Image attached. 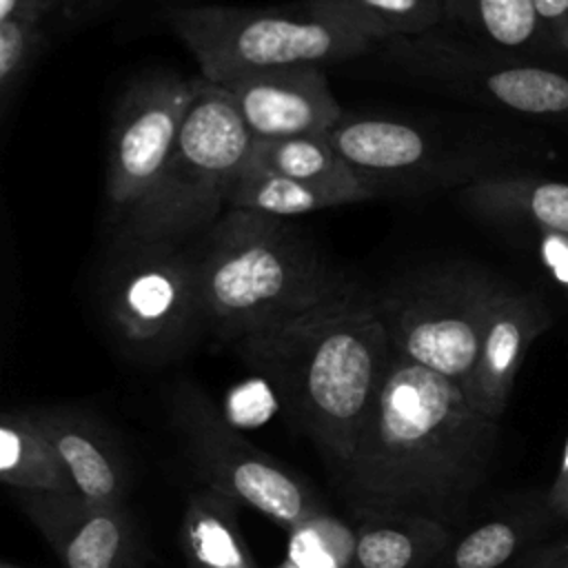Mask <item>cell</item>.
Returning <instances> with one entry per match:
<instances>
[{
	"mask_svg": "<svg viewBox=\"0 0 568 568\" xmlns=\"http://www.w3.org/2000/svg\"><path fill=\"white\" fill-rule=\"evenodd\" d=\"M504 286L477 266L450 262L395 280L373 302L395 353L446 375L466 393Z\"/></svg>",
	"mask_w": 568,
	"mask_h": 568,
	"instance_id": "obj_6",
	"label": "cell"
},
{
	"mask_svg": "<svg viewBox=\"0 0 568 568\" xmlns=\"http://www.w3.org/2000/svg\"><path fill=\"white\" fill-rule=\"evenodd\" d=\"M368 197L373 195L328 184L293 180L246 162L231 182L226 195V211H251L286 220L322 209L362 202Z\"/></svg>",
	"mask_w": 568,
	"mask_h": 568,
	"instance_id": "obj_18",
	"label": "cell"
},
{
	"mask_svg": "<svg viewBox=\"0 0 568 568\" xmlns=\"http://www.w3.org/2000/svg\"><path fill=\"white\" fill-rule=\"evenodd\" d=\"M53 11H62V0H0V20L24 18L44 22Z\"/></svg>",
	"mask_w": 568,
	"mask_h": 568,
	"instance_id": "obj_29",
	"label": "cell"
},
{
	"mask_svg": "<svg viewBox=\"0 0 568 568\" xmlns=\"http://www.w3.org/2000/svg\"><path fill=\"white\" fill-rule=\"evenodd\" d=\"M446 20L475 38L510 51L550 44L532 0H446Z\"/></svg>",
	"mask_w": 568,
	"mask_h": 568,
	"instance_id": "obj_23",
	"label": "cell"
},
{
	"mask_svg": "<svg viewBox=\"0 0 568 568\" xmlns=\"http://www.w3.org/2000/svg\"><path fill=\"white\" fill-rule=\"evenodd\" d=\"M246 162L293 180L362 191L373 197L377 195V191L364 178H359L333 149L326 133L253 138Z\"/></svg>",
	"mask_w": 568,
	"mask_h": 568,
	"instance_id": "obj_21",
	"label": "cell"
},
{
	"mask_svg": "<svg viewBox=\"0 0 568 568\" xmlns=\"http://www.w3.org/2000/svg\"><path fill=\"white\" fill-rule=\"evenodd\" d=\"M253 135L229 91L197 75L195 100L151 195L122 222L120 242L189 244L226 211L231 182L246 164Z\"/></svg>",
	"mask_w": 568,
	"mask_h": 568,
	"instance_id": "obj_4",
	"label": "cell"
},
{
	"mask_svg": "<svg viewBox=\"0 0 568 568\" xmlns=\"http://www.w3.org/2000/svg\"><path fill=\"white\" fill-rule=\"evenodd\" d=\"M0 568H20V566H13V564H2Z\"/></svg>",
	"mask_w": 568,
	"mask_h": 568,
	"instance_id": "obj_35",
	"label": "cell"
},
{
	"mask_svg": "<svg viewBox=\"0 0 568 568\" xmlns=\"http://www.w3.org/2000/svg\"><path fill=\"white\" fill-rule=\"evenodd\" d=\"M104 282V313L118 342L162 362L206 331L195 244L120 242Z\"/></svg>",
	"mask_w": 568,
	"mask_h": 568,
	"instance_id": "obj_7",
	"label": "cell"
},
{
	"mask_svg": "<svg viewBox=\"0 0 568 568\" xmlns=\"http://www.w3.org/2000/svg\"><path fill=\"white\" fill-rule=\"evenodd\" d=\"M273 568H297V566H295L291 559H284L282 564H277V566H273Z\"/></svg>",
	"mask_w": 568,
	"mask_h": 568,
	"instance_id": "obj_34",
	"label": "cell"
},
{
	"mask_svg": "<svg viewBox=\"0 0 568 568\" xmlns=\"http://www.w3.org/2000/svg\"><path fill=\"white\" fill-rule=\"evenodd\" d=\"M388 51L413 73L486 98L508 111L568 118V75L535 64H495L437 38H395Z\"/></svg>",
	"mask_w": 568,
	"mask_h": 568,
	"instance_id": "obj_10",
	"label": "cell"
},
{
	"mask_svg": "<svg viewBox=\"0 0 568 568\" xmlns=\"http://www.w3.org/2000/svg\"><path fill=\"white\" fill-rule=\"evenodd\" d=\"M464 200L484 217L568 235V182L532 175H484L464 189Z\"/></svg>",
	"mask_w": 568,
	"mask_h": 568,
	"instance_id": "obj_17",
	"label": "cell"
},
{
	"mask_svg": "<svg viewBox=\"0 0 568 568\" xmlns=\"http://www.w3.org/2000/svg\"><path fill=\"white\" fill-rule=\"evenodd\" d=\"M44 49V22L24 18L0 20V100L2 113L18 93L22 80L31 71Z\"/></svg>",
	"mask_w": 568,
	"mask_h": 568,
	"instance_id": "obj_26",
	"label": "cell"
},
{
	"mask_svg": "<svg viewBox=\"0 0 568 568\" xmlns=\"http://www.w3.org/2000/svg\"><path fill=\"white\" fill-rule=\"evenodd\" d=\"M355 532L351 568H430L450 544L439 519L415 510H373Z\"/></svg>",
	"mask_w": 568,
	"mask_h": 568,
	"instance_id": "obj_16",
	"label": "cell"
},
{
	"mask_svg": "<svg viewBox=\"0 0 568 568\" xmlns=\"http://www.w3.org/2000/svg\"><path fill=\"white\" fill-rule=\"evenodd\" d=\"M253 138L328 133L346 113L322 64H288L237 73L220 82Z\"/></svg>",
	"mask_w": 568,
	"mask_h": 568,
	"instance_id": "obj_11",
	"label": "cell"
},
{
	"mask_svg": "<svg viewBox=\"0 0 568 568\" xmlns=\"http://www.w3.org/2000/svg\"><path fill=\"white\" fill-rule=\"evenodd\" d=\"M115 0H80L75 13L71 20H87V18H93L98 13H102L104 9H109Z\"/></svg>",
	"mask_w": 568,
	"mask_h": 568,
	"instance_id": "obj_32",
	"label": "cell"
},
{
	"mask_svg": "<svg viewBox=\"0 0 568 568\" xmlns=\"http://www.w3.org/2000/svg\"><path fill=\"white\" fill-rule=\"evenodd\" d=\"M0 479L16 490L75 493L71 475L33 413H4L0 419Z\"/></svg>",
	"mask_w": 568,
	"mask_h": 568,
	"instance_id": "obj_20",
	"label": "cell"
},
{
	"mask_svg": "<svg viewBox=\"0 0 568 568\" xmlns=\"http://www.w3.org/2000/svg\"><path fill=\"white\" fill-rule=\"evenodd\" d=\"M33 415L71 475L75 493L95 504L124 506V464L106 437L89 419L67 408Z\"/></svg>",
	"mask_w": 568,
	"mask_h": 568,
	"instance_id": "obj_15",
	"label": "cell"
},
{
	"mask_svg": "<svg viewBox=\"0 0 568 568\" xmlns=\"http://www.w3.org/2000/svg\"><path fill=\"white\" fill-rule=\"evenodd\" d=\"M302 4L355 27L377 44L424 36L446 18V0H304Z\"/></svg>",
	"mask_w": 568,
	"mask_h": 568,
	"instance_id": "obj_22",
	"label": "cell"
},
{
	"mask_svg": "<svg viewBox=\"0 0 568 568\" xmlns=\"http://www.w3.org/2000/svg\"><path fill=\"white\" fill-rule=\"evenodd\" d=\"M530 515H506L486 519L468 530L437 557L430 568H501L535 535Z\"/></svg>",
	"mask_w": 568,
	"mask_h": 568,
	"instance_id": "obj_24",
	"label": "cell"
},
{
	"mask_svg": "<svg viewBox=\"0 0 568 568\" xmlns=\"http://www.w3.org/2000/svg\"><path fill=\"white\" fill-rule=\"evenodd\" d=\"M195 93L197 78L158 73L135 80L120 98L109 131L106 195L122 222L160 182Z\"/></svg>",
	"mask_w": 568,
	"mask_h": 568,
	"instance_id": "obj_8",
	"label": "cell"
},
{
	"mask_svg": "<svg viewBox=\"0 0 568 568\" xmlns=\"http://www.w3.org/2000/svg\"><path fill=\"white\" fill-rule=\"evenodd\" d=\"M169 20L195 55L200 75L215 84L257 69L337 62L377 44L355 27L304 4L300 9L197 4L173 9Z\"/></svg>",
	"mask_w": 568,
	"mask_h": 568,
	"instance_id": "obj_5",
	"label": "cell"
},
{
	"mask_svg": "<svg viewBox=\"0 0 568 568\" xmlns=\"http://www.w3.org/2000/svg\"><path fill=\"white\" fill-rule=\"evenodd\" d=\"M548 508L559 517L568 521V464L559 473L557 481L552 484L548 493Z\"/></svg>",
	"mask_w": 568,
	"mask_h": 568,
	"instance_id": "obj_31",
	"label": "cell"
},
{
	"mask_svg": "<svg viewBox=\"0 0 568 568\" xmlns=\"http://www.w3.org/2000/svg\"><path fill=\"white\" fill-rule=\"evenodd\" d=\"M233 346L344 475L395 355L373 297L353 291Z\"/></svg>",
	"mask_w": 568,
	"mask_h": 568,
	"instance_id": "obj_2",
	"label": "cell"
},
{
	"mask_svg": "<svg viewBox=\"0 0 568 568\" xmlns=\"http://www.w3.org/2000/svg\"><path fill=\"white\" fill-rule=\"evenodd\" d=\"M519 568H568V539L535 550Z\"/></svg>",
	"mask_w": 568,
	"mask_h": 568,
	"instance_id": "obj_30",
	"label": "cell"
},
{
	"mask_svg": "<svg viewBox=\"0 0 568 568\" xmlns=\"http://www.w3.org/2000/svg\"><path fill=\"white\" fill-rule=\"evenodd\" d=\"M78 4H80V0H62V13L71 20L75 9H78Z\"/></svg>",
	"mask_w": 568,
	"mask_h": 568,
	"instance_id": "obj_33",
	"label": "cell"
},
{
	"mask_svg": "<svg viewBox=\"0 0 568 568\" xmlns=\"http://www.w3.org/2000/svg\"><path fill=\"white\" fill-rule=\"evenodd\" d=\"M548 42L568 51V0H532Z\"/></svg>",
	"mask_w": 568,
	"mask_h": 568,
	"instance_id": "obj_28",
	"label": "cell"
},
{
	"mask_svg": "<svg viewBox=\"0 0 568 568\" xmlns=\"http://www.w3.org/2000/svg\"><path fill=\"white\" fill-rule=\"evenodd\" d=\"M326 138L371 186H375V178L419 173L435 158V149L424 131L388 118L344 115Z\"/></svg>",
	"mask_w": 568,
	"mask_h": 568,
	"instance_id": "obj_14",
	"label": "cell"
},
{
	"mask_svg": "<svg viewBox=\"0 0 568 568\" xmlns=\"http://www.w3.org/2000/svg\"><path fill=\"white\" fill-rule=\"evenodd\" d=\"M550 324V311L535 293L517 291L508 284L504 286L490 313L466 388L470 404L479 413L499 422L530 344L544 335Z\"/></svg>",
	"mask_w": 568,
	"mask_h": 568,
	"instance_id": "obj_13",
	"label": "cell"
},
{
	"mask_svg": "<svg viewBox=\"0 0 568 568\" xmlns=\"http://www.w3.org/2000/svg\"><path fill=\"white\" fill-rule=\"evenodd\" d=\"M195 244L206 331L235 344L357 291L297 226L224 211Z\"/></svg>",
	"mask_w": 568,
	"mask_h": 568,
	"instance_id": "obj_3",
	"label": "cell"
},
{
	"mask_svg": "<svg viewBox=\"0 0 568 568\" xmlns=\"http://www.w3.org/2000/svg\"><path fill=\"white\" fill-rule=\"evenodd\" d=\"M355 544V528L322 510L288 530L286 559L297 568H351Z\"/></svg>",
	"mask_w": 568,
	"mask_h": 568,
	"instance_id": "obj_25",
	"label": "cell"
},
{
	"mask_svg": "<svg viewBox=\"0 0 568 568\" xmlns=\"http://www.w3.org/2000/svg\"><path fill=\"white\" fill-rule=\"evenodd\" d=\"M18 493L64 568H131L135 537L124 506L95 504L78 493Z\"/></svg>",
	"mask_w": 568,
	"mask_h": 568,
	"instance_id": "obj_12",
	"label": "cell"
},
{
	"mask_svg": "<svg viewBox=\"0 0 568 568\" xmlns=\"http://www.w3.org/2000/svg\"><path fill=\"white\" fill-rule=\"evenodd\" d=\"M497 437L457 382L395 353L344 477L373 510L457 504L486 479Z\"/></svg>",
	"mask_w": 568,
	"mask_h": 568,
	"instance_id": "obj_1",
	"label": "cell"
},
{
	"mask_svg": "<svg viewBox=\"0 0 568 568\" xmlns=\"http://www.w3.org/2000/svg\"><path fill=\"white\" fill-rule=\"evenodd\" d=\"M182 546L189 568H257L237 526V501L209 486L189 495Z\"/></svg>",
	"mask_w": 568,
	"mask_h": 568,
	"instance_id": "obj_19",
	"label": "cell"
},
{
	"mask_svg": "<svg viewBox=\"0 0 568 568\" xmlns=\"http://www.w3.org/2000/svg\"><path fill=\"white\" fill-rule=\"evenodd\" d=\"M537 255L548 277L568 293V235L537 231Z\"/></svg>",
	"mask_w": 568,
	"mask_h": 568,
	"instance_id": "obj_27",
	"label": "cell"
},
{
	"mask_svg": "<svg viewBox=\"0 0 568 568\" xmlns=\"http://www.w3.org/2000/svg\"><path fill=\"white\" fill-rule=\"evenodd\" d=\"M178 415L209 488L260 510L286 530L322 513L297 477L242 439L197 390H180Z\"/></svg>",
	"mask_w": 568,
	"mask_h": 568,
	"instance_id": "obj_9",
	"label": "cell"
}]
</instances>
